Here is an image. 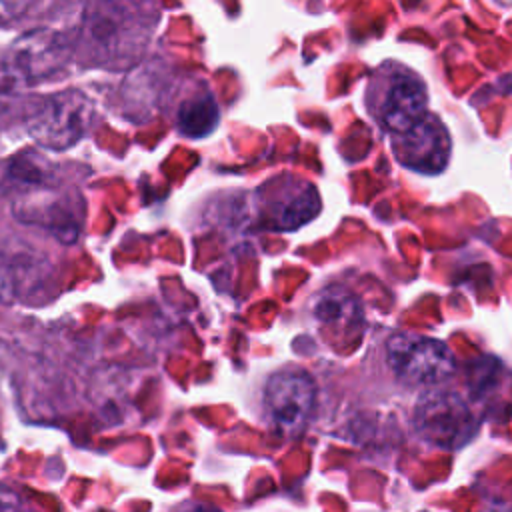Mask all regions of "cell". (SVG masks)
Here are the masks:
<instances>
[{
    "instance_id": "obj_1",
    "label": "cell",
    "mask_w": 512,
    "mask_h": 512,
    "mask_svg": "<svg viewBox=\"0 0 512 512\" xmlns=\"http://www.w3.org/2000/svg\"><path fill=\"white\" fill-rule=\"evenodd\" d=\"M146 20L134 6L88 4L80 26V54L92 66H124L146 44Z\"/></svg>"
},
{
    "instance_id": "obj_2",
    "label": "cell",
    "mask_w": 512,
    "mask_h": 512,
    "mask_svg": "<svg viewBox=\"0 0 512 512\" xmlns=\"http://www.w3.org/2000/svg\"><path fill=\"white\" fill-rule=\"evenodd\" d=\"M364 106L370 118L390 136L400 134L428 114V88L412 68L400 62H384L366 82Z\"/></svg>"
},
{
    "instance_id": "obj_3",
    "label": "cell",
    "mask_w": 512,
    "mask_h": 512,
    "mask_svg": "<svg viewBox=\"0 0 512 512\" xmlns=\"http://www.w3.org/2000/svg\"><path fill=\"white\" fill-rule=\"evenodd\" d=\"M94 106L84 92L64 90L36 102L26 114L28 134L50 150H66L86 136Z\"/></svg>"
},
{
    "instance_id": "obj_4",
    "label": "cell",
    "mask_w": 512,
    "mask_h": 512,
    "mask_svg": "<svg viewBox=\"0 0 512 512\" xmlns=\"http://www.w3.org/2000/svg\"><path fill=\"white\" fill-rule=\"evenodd\" d=\"M258 220L280 232H290L314 220L320 212V196L314 184L292 174L266 180L254 194Z\"/></svg>"
},
{
    "instance_id": "obj_5",
    "label": "cell",
    "mask_w": 512,
    "mask_h": 512,
    "mask_svg": "<svg viewBox=\"0 0 512 512\" xmlns=\"http://www.w3.org/2000/svg\"><path fill=\"white\" fill-rule=\"evenodd\" d=\"M418 434L438 448H460L476 432V418L470 404L454 392L430 388L414 408Z\"/></svg>"
},
{
    "instance_id": "obj_6",
    "label": "cell",
    "mask_w": 512,
    "mask_h": 512,
    "mask_svg": "<svg viewBox=\"0 0 512 512\" xmlns=\"http://www.w3.org/2000/svg\"><path fill=\"white\" fill-rule=\"evenodd\" d=\"M386 362L392 374L408 386H434L454 372L450 348L430 336L394 334L386 342Z\"/></svg>"
},
{
    "instance_id": "obj_7",
    "label": "cell",
    "mask_w": 512,
    "mask_h": 512,
    "mask_svg": "<svg viewBox=\"0 0 512 512\" xmlns=\"http://www.w3.org/2000/svg\"><path fill=\"white\" fill-rule=\"evenodd\" d=\"M316 386L308 372L284 368L274 372L264 384V406L272 424L286 436L304 430L312 416Z\"/></svg>"
},
{
    "instance_id": "obj_8",
    "label": "cell",
    "mask_w": 512,
    "mask_h": 512,
    "mask_svg": "<svg viewBox=\"0 0 512 512\" xmlns=\"http://www.w3.org/2000/svg\"><path fill=\"white\" fill-rule=\"evenodd\" d=\"M390 150L396 162L404 168L434 176L448 166L452 144L444 124L434 114H426L406 132L392 134Z\"/></svg>"
},
{
    "instance_id": "obj_9",
    "label": "cell",
    "mask_w": 512,
    "mask_h": 512,
    "mask_svg": "<svg viewBox=\"0 0 512 512\" xmlns=\"http://www.w3.org/2000/svg\"><path fill=\"white\" fill-rule=\"evenodd\" d=\"M320 332L334 346H348L362 334L364 314L358 298L342 286H326L310 300Z\"/></svg>"
},
{
    "instance_id": "obj_10",
    "label": "cell",
    "mask_w": 512,
    "mask_h": 512,
    "mask_svg": "<svg viewBox=\"0 0 512 512\" xmlns=\"http://www.w3.org/2000/svg\"><path fill=\"white\" fill-rule=\"evenodd\" d=\"M78 202L58 194H44L42 198L26 196L18 202V216L24 220L40 222V226H52L64 232V236H76L78 232Z\"/></svg>"
},
{
    "instance_id": "obj_11",
    "label": "cell",
    "mask_w": 512,
    "mask_h": 512,
    "mask_svg": "<svg viewBox=\"0 0 512 512\" xmlns=\"http://www.w3.org/2000/svg\"><path fill=\"white\" fill-rule=\"evenodd\" d=\"M16 68L34 76L52 72L58 66V54L64 52V44L58 40L56 34L40 32L34 36H26L16 46Z\"/></svg>"
},
{
    "instance_id": "obj_12",
    "label": "cell",
    "mask_w": 512,
    "mask_h": 512,
    "mask_svg": "<svg viewBox=\"0 0 512 512\" xmlns=\"http://www.w3.org/2000/svg\"><path fill=\"white\" fill-rule=\"evenodd\" d=\"M176 124L180 132L192 138L206 136L218 124V106L208 90L186 96L176 112Z\"/></svg>"
},
{
    "instance_id": "obj_13",
    "label": "cell",
    "mask_w": 512,
    "mask_h": 512,
    "mask_svg": "<svg viewBox=\"0 0 512 512\" xmlns=\"http://www.w3.org/2000/svg\"><path fill=\"white\" fill-rule=\"evenodd\" d=\"M0 512H22L18 494L6 486H0Z\"/></svg>"
},
{
    "instance_id": "obj_14",
    "label": "cell",
    "mask_w": 512,
    "mask_h": 512,
    "mask_svg": "<svg viewBox=\"0 0 512 512\" xmlns=\"http://www.w3.org/2000/svg\"><path fill=\"white\" fill-rule=\"evenodd\" d=\"M14 298V282L10 272L0 264V304H6Z\"/></svg>"
},
{
    "instance_id": "obj_15",
    "label": "cell",
    "mask_w": 512,
    "mask_h": 512,
    "mask_svg": "<svg viewBox=\"0 0 512 512\" xmlns=\"http://www.w3.org/2000/svg\"><path fill=\"white\" fill-rule=\"evenodd\" d=\"M178 512H220V510L208 504H184L182 508H178Z\"/></svg>"
}]
</instances>
